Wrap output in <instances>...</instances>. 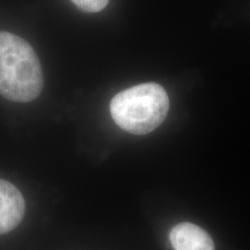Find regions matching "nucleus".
<instances>
[{
  "instance_id": "obj_5",
  "label": "nucleus",
  "mask_w": 250,
  "mask_h": 250,
  "mask_svg": "<svg viewBox=\"0 0 250 250\" xmlns=\"http://www.w3.org/2000/svg\"><path fill=\"white\" fill-rule=\"evenodd\" d=\"M78 8L88 13L102 11L108 5L109 0H72Z\"/></svg>"
},
{
  "instance_id": "obj_4",
  "label": "nucleus",
  "mask_w": 250,
  "mask_h": 250,
  "mask_svg": "<svg viewBox=\"0 0 250 250\" xmlns=\"http://www.w3.org/2000/svg\"><path fill=\"white\" fill-rule=\"evenodd\" d=\"M175 250H214V243L206 230L191 223L176 225L170 232Z\"/></svg>"
},
{
  "instance_id": "obj_1",
  "label": "nucleus",
  "mask_w": 250,
  "mask_h": 250,
  "mask_svg": "<svg viewBox=\"0 0 250 250\" xmlns=\"http://www.w3.org/2000/svg\"><path fill=\"white\" fill-rule=\"evenodd\" d=\"M43 88L40 59L29 43L14 34L0 33V94L14 102H30Z\"/></svg>"
},
{
  "instance_id": "obj_3",
  "label": "nucleus",
  "mask_w": 250,
  "mask_h": 250,
  "mask_svg": "<svg viewBox=\"0 0 250 250\" xmlns=\"http://www.w3.org/2000/svg\"><path fill=\"white\" fill-rule=\"evenodd\" d=\"M26 203L18 188L0 180V234L13 230L22 220Z\"/></svg>"
},
{
  "instance_id": "obj_2",
  "label": "nucleus",
  "mask_w": 250,
  "mask_h": 250,
  "mask_svg": "<svg viewBox=\"0 0 250 250\" xmlns=\"http://www.w3.org/2000/svg\"><path fill=\"white\" fill-rule=\"evenodd\" d=\"M169 99L159 83H145L118 93L110 103L111 117L121 129L133 134L152 132L165 121Z\"/></svg>"
}]
</instances>
